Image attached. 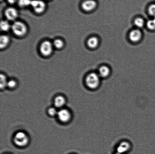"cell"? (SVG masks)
<instances>
[{
  "mask_svg": "<svg viewBox=\"0 0 155 154\" xmlns=\"http://www.w3.org/2000/svg\"><path fill=\"white\" fill-rule=\"evenodd\" d=\"M147 26L149 29L151 30H155V18L150 20L147 23Z\"/></svg>",
  "mask_w": 155,
  "mask_h": 154,
  "instance_id": "cell-20",
  "label": "cell"
},
{
  "mask_svg": "<svg viewBox=\"0 0 155 154\" xmlns=\"http://www.w3.org/2000/svg\"><path fill=\"white\" fill-rule=\"evenodd\" d=\"M133 147V144L129 140H121L116 145L115 152L121 154H127L131 151Z\"/></svg>",
  "mask_w": 155,
  "mask_h": 154,
  "instance_id": "cell-2",
  "label": "cell"
},
{
  "mask_svg": "<svg viewBox=\"0 0 155 154\" xmlns=\"http://www.w3.org/2000/svg\"><path fill=\"white\" fill-rule=\"evenodd\" d=\"M17 85V83L15 80H11L8 81L7 86L9 88L13 89L15 88Z\"/></svg>",
  "mask_w": 155,
  "mask_h": 154,
  "instance_id": "cell-22",
  "label": "cell"
},
{
  "mask_svg": "<svg viewBox=\"0 0 155 154\" xmlns=\"http://www.w3.org/2000/svg\"><path fill=\"white\" fill-rule=\"evenodd\" d=\"M48 114L50 116H54L57 115L58 112L57 111V109L54 108H51L48 110Z\"/></svg>",
  "mask_w": 155,
  "mask_h": 154,
  "instance_id": "cell-23",
  "label": "cell"
},
{
  "mask_svg": "<svg viewBox=\"0 0 155 154\" xmlns=\"http://www.w3.org/2000/svg\"><path fill=\"white\" fill-rule=\"evenodd\" d=\"M54 45L48 41H44L41 45L40 51L42 55L45 57L49 56L52 53Z\"/></svg>",
  "mask_w": 155,
  "mask_h": 154,
  "instance_id": "cell-5",
  "label": "cell"
},
{
  "mask_svg": "<svg viewBox=\"0 0 155 154\" xmlns=\"http://www.w3.org/2000/svg\"><path fill=\"white\" fill-rule=\"evenodd\" d=\"M11 28L14 34L19 37L25 36L27 31L26 25L20 21H16L14 22Z\"/></svg>",
  "mask_w": 155,
  "mask_h": 154,
  "instance_id": "cell-3",
  "label": "cell"
},
{
  "mask_svg": "<svg viewBox=\"0 0 155 154\" xmlns=\"http://www.w3.org/2000/svg\"><path fill=\"white\" fill-rule=\"evenodd\" d=\"M7 1L9 4H13L18 1V0H7Z\"/></svg>",
  "mask_w": 155,
  "mask_h": 154,
  "instance_id": "cell-24",
  "label": "cell"
},
{
  "mask_svg": "<svg viewBox=\"0 0 155 154\" xmlns=\"http://www.w3.org/2000/svg\"><path fill=\"white\" fill-rule=\"evenodd\" d=\"M99 44V40L96 37H92L88 39L87 45L89 48L94 49L98 47Z\"/></svg>",
  "mask_w": 155,
  "mask_h": 154,
  "instance_id": "cell-13",
  "label": "cell"
},
{
  "mask_svg": "<svg viewBox=\"0 0 155 154\" xmlns=\"http://www.w3.org/2000/svg\"><path fill=\"white\" fill-rule=\"evenodd\" d=\"M57 115L61 121L66 123L69 122L71 119V115L70 112L66 109H62L58 113Z\"/></svg>",
  "mask_w": 155,
  "mask_h": 154,
  "instance_id": "cell-8",
  "label": "cell"
},
{
  "mask_svg": "<svg viewBox=\"0 0 155 154\" xmlns=\"http://www.w3.org/2000/svg\"><path fill=\"white\" fill-rule=\"evenodd\" d=\"M1 1H2V0H1Z\"/></svg>",
  "mask_w": 155,
  "mask_h": 154,
  "instance_id": "cell-26",
  "label": "cell"
},
{
  "mask_svg": "<svg viewBox=\"0 0 155 154\" xmlns=\"http://www.w3.org/2000/svg\"><path fill=\"white\" fill-rule=\"evenodd\" d=\"M114 154H120L119 153H117V152H115V153H114Z\"/></svg>",
  "mask_w": 155,
  "mask_h": 154,
  "instance_id": "cell-25",
  "label": "cell"
},
{
  "mask_svg": "<svg viewBox=\"0 0 155 154\" xmlns=\"http://www.w3.org/2000/svg\"><path fill=\"white\" fill-rule=\"evenodd\" d=\"M110 69L107 66H102L98 70V74L101 78H106L110 74Z\"/></svg>",
  "mask_w": 155,
  "mask_h": 154,
  "instance_id": "cell-11",
  "label": "cell"
},
{
  "mask_svg": "<svg viewBox=\"0 0 155 154\" xmlns=\"http://www.w3.org/2000/svg\"><path fill=\"white\" fill-rule=\"evenodd\" d=\"M101 79L98 73L91 72L87 75L85 79V83L90 90L96 91L101 86Z\"/></svg>",
  "mask_w": 155,
  "mask_h": 154,
  "instance_id": "cell-1",
  "label": "cell"
},
{
  "mask_svg": "<svg viewBox=\"0 0 155 154\" xmlns=\"http://www.w3.org/2000/svg\"><path fill=\"white\" fill-rule=\"evenodd\" d=\"M142 33L140 30L135 29L132 30L129 35V38L130 41L133 42H139L142 37Z\"/></svg>",
  "mask_w": 155,
  "mask_h": 154,
  "instance_id": "cell-10",
  "label": "cell"
},
{
  "mask_svg": "<svg viewBox=\"0 0 155 154\" xmlns=\"http://www.w3.org/2000/svg\"><path fill=\"white\" fill-rule=\"evenodd\" d=\"M135 25L138 28H142L145 25V21L141 17H137L135 19L134 21Z\"/></svg>",
  "mask_w": 155,
  "mask_h": 154,
  "instance_id": "cell-18",
  "label": "cell"
},
{
  "mask_svg": "<svg viewBox=\"0 0 155 154\" xmlns=\"http://www.w3.org/2000/svg\"><path fill=\"white\" fill-rule=\"evenodd\" d=\"M97 3L94 0H86L81 5L83 10L86 12H91L97 7Z\"/></svg>",
  "mask_w": 155,
  "mask_h": 154,
  "instance_id": "cell-7",
  "label": "cell"
},
{
  "mask_svg": "<svg viewBox=\"0 0 155 154\" xmlns=\"http://www.w3.org/2000/svg\"><path fill=\"white\" fill-rule=\"evenodd\" d=\"M14 142L16 145L19 147H24L28 144V137L25 133L18 132L15 136Z\"/></svg>",
  "mask_w": 155,
  "mask_h": 154,
  "instance_id": "cell-4",
  "label": "cell"
},
{
  "mask_svg": "<svg viewBox=\"0 0 155 154\" xmlns=\"http://www.w3.org/2000/svg\"><path fill=\"white\" fill-rule=\"evenodd\" d=\"M0 26L2 31L5 32L8 31L12 27L8 21L7 20L1 21Z\"/></svg>",
  "mask_w": 155,
  "mask_h": 154,
  "instance_id": "cell-15",
  "label": "cell"
},
{
  "mask_svg": "<svg viewBox=\"0 0 155 154\" xmlns=\"http://www.w3.org/2000/svg\"><path fill=\"white\" fill-rule=\"evenodd\" d=\"M8 81L5 75L2 74L0 75V87L1 90L7 86Z\"/></svg>",
  "mask_w": 155,
  "mask_h": 154,
  "instance_id": "cell-16",
  "label": "cell"
},
{
  "mask_svg": "<svg viewBox=\"0 0 155 154\" xmlns=\"http://www.w3.org/2000/svg\"><path fill=\"white\" fill-rule=\"evenodd\" d=\"M54 46L58 49H60L63 47L64 43L61 39H56L53 43Z\"/></svg>",
  "mask_w": 155,
  "mask_h": 154,
  "instance_id": "cell-17",
  "label": "cell"
},
{
  "mask_svg": "<svg viewBox=\"0 0 155 154\" xmlns=\"http://www.w3.org/2000/svg\"><path fill=\"white\" fill-rule=\"evenodd\" d=\"M31 5L36 13L40 14L43 13L46 8V4L41 0L31 1Z\"/></svg>",
  "mask_w": 155,
  "mask_h": 154,
  "instance_id": "cell-6",
  "label": "cell"
},
{
  "mask_svg": "<svg viewBox=\"0 0 155 154\" xmlns=\"http://www.w3.org/2000/svg\"><path fill=\"white\" fill-rule=\"evenodd\" d=\"M31 0H18V4L19 7H25L31 5Z\"/></svg>",
  "mask_w": 155,
  "mask_h": 154,
  "instance_id": "cell-19",
  "label": "cell"
},
{
  "mask_svg": "<svg viewBox=\"0 0 155 154\" xmlns=\"http://www.w3.org/2000/svg\"><path fill=\"white\" fill-rule=\"evenodd\" d=\"M148 12L150 16L155 18V4H151L149 7Z\"/></svg>",
  "mask_w": 155,
  "mask_h": 154,
  "instance_id": "cell-21",
  "label": "cell"
},
{
  "mask_svg": "<svg viewBox=\"0 0 155 154\" xmlns=\"http://www.w3.org/2000/svg\"><path fill=\"white\" fill-rule=\"evenodd\" d=\"M10 42V38L7 35H2L0 38V48L1 49H4L8 45Z\"/></svg>",
  "mask_w": 155,
  "mask_h": 154,
  "instance_id": "cell-14",
  "label": "cell"
},
{
  "mask_svg": "<svg viewBox=\"0 0 155 154\" xmlns=\"http://www.w3.org/2000/svg\"><path fill=\"white\" fill-rule=\"evenodd\" d=\"M66 101L63 96H59L55 98L54 100V105L57 108H61L64 106Z\"/></svg>",
  "mask_w": 155,
  "mask_h": 154,
  "instance_id": "cell-12",
  "label": "cell"
},
{
  "mask_svg": "<svg viewBox=\"0 0 155 154\" xmlns=\"http://www.w3.org/2000/svg\"><path fill=\"white\" fill-rule=\"evenodd\" d=\"M5 14L8 20L13 21L17 18L18 14L16 8L13 7H9L5 11Z\"/></svg>",
  "mask_w": 155,
  "mask_h": 154,
  "instance_id": "cell-9",
  "label": "cell"
}]
</instances>
